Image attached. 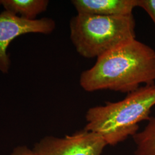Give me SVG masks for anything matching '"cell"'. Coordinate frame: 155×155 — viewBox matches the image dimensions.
Returning a JSON list of instances; mask_svg holds the SVG:
<instances>
[{"label":"cell","instance_id":"cell-1","mask_svg":"<svg viewBox=\"0 0 155 155\" xmlns=\"http://www.w3.org/2000/svg\"><path fill=\"white\" fill-rule=\"evenodd\" d=\"M79 83L87 92L127 93L155 84V51L132 40L97 58L93 66L82 72Z\"/></svg>","mask_w":155,"mask_h":155},{"label":"cell","instance_id":"cell-2","mask_svg":"<svg viewBox=\"0 0 155 155\" xmlns=\"http://www.w3.org/2000/svg\"><path fill=\"white\" fill-rule=\"evenodd\" d=\"M155 105V84L142 86L121 101L90 108L84 129L114 146L137 133L139 123L150 120Z\"/></svg>","mask_w":155,"mask_h":155},{"label":"cell","instance_id":"cell-3","mask_svg":"<svg viewBox=\"0 0 155 155\" xmlns=\"http://www.w3.org/2000/svg\"><path fill=\"white\" fill-rule=\"evenodd\" d=\"M133 15L103 16L78 13L70 21V39L83 58H98L136 39Z\"/></svg>","mask_w":155,"mask_h":155},{"label":"cell","instance_id":"cell-4","mask_svg":"<svg viewBox=\"0 0 155 155\" xmlns=\"http://www.w3.org/2000/svg\"><path fill=\"white\" fill-rule=\"evenodd\" d=\"M106 145L98 134L84 129L63 138L45 137L33 150L38 155H101Z\"/></svg>","mask_w":155,"mask_h":155},{"label":"cell","instance_id":"cell-5","mask_svg":"<svg viewBox=\"0 0 155 155\" xmlns=\"http://www.w3.org/2000/svg\"><path fill=\"white\" fill-rule=\"evenodd\" d=\"M55 22L50 18L27 20L10 12L0 13V71H9L11 60L7 48L12 41L17 37L28 33L48 35L55 28Z\"/></svg>","mask_w":155,"mask_h":155},{"label":"cell","instance_id":"cell-6","mask_svg":"<svg viewBox=\"0 0 155 155\" xmlns=\"http://www.w3.org/2000/svg\"><path fill=\"white\" fill-rule=\"evenodd\" d=\"M78 13L103 16L133 15L137 0H72Z\"/></svg>","mask_w":155,"mask_h":155},{"label":"cell","instance_id":"cell-7","mask_svg":"<svg viewBox=\"0 0 155 155\" xmlns=\"http://www.w3.org/2000/svg\"><path fill=\"white\" fill-rule=\"evenodd\" d=\"M49 4L47 0H0V6L6 11L20 14L25 19L35 20L38 15L46 11Z\"/></svg>","mask_w":155,"mask_h":155},{"label":"cell","instance_id":"cell-8","mask_svg":"<svg viewBox=\"0 0 155 155\" xmlns=\"http://www.w3.org/2000/svg\"><path fill=\"white\" fill-rule=\"evenodd\" d=\"M144 129L133 136L135 155H155V117H150Z\"/></svg>","mask_w":155,"mask_h":155},{"label":"cell","instance_id":"cell-9","mask_svg":"<svg viewBox=\"0 0 155 155\" xmlns=\"http://www.w3.org/2000/svg\"><path fill=\"white\" fill-rule=\"evenodd\" d=\"M137 7L147 13L155 25V0H137Z\"/></svg>","mask_w":155,"mask_h":155},{"label":"cell","instance_id":"cell-10","mask_svg":"<svg viewBox=\"0 0 155 155\" xmlns=\"http://www.w3.org/2000/svg\"><path fill=\"white\" fill-rule=\"evenodd\" d=\"M11 155H38L34 150L26 146H20L15 148Z\"/></svg>","mask_w":155,"mask_h":155}]
</instances>
